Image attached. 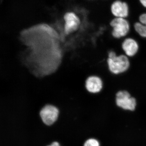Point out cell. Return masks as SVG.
Wrapping results in <instances>:
<instances>
[{
    "label": "cell",
    "mask_w": 146,
    "mask_h": 146,
    "mask_svg": "<svg viewBox=\"0 0 146 146\" xmlns=\"http://www.w3.org/2000/svg\"><path fill=\"white\" fill-rule=\"evenodd\" d=\"M47 146H60L59 144L57 142H53L50 145Z\"/></svg>",
    "instance_id": "obj_13"
},
{
    "label": "cell",
    "mask_w": 146,
    "mask_h": 146,
    "mask_svg": "<svg viewBox=\"0 0 146 146\" xmlns=\"http://www.w3.org/2000/svg\"><path fill=\"white\" fill-rule=\"evenodd\" d=\"M137 21L146 26V11L140 13L138 15Z\"/></svg>",
    "instance_id": "obj_11"
},
{
    "label": "cell",
    "mask_w": 146,
    "mask_h": 146,
    "mask_svg": "<svg viewBox=\"0 0 146 146\" xmlns=\"http://www.w3.org/2000/svg\"><path fill=\"white\" fill-rule=\"evenodd\" d=\"M59 111L57 108L51 105L44 106L40 112V116L45 124L50 125L57 119Z\"/></svg>",
    "instance_id": "obj_7"
},
{
    "label": "cell",
    "mask_w": 146,
    "mask_h": 146,
    "mask_svg": "<svg viewBox=\"0 0 146 146\" xmlns=\"http://www.w3.org/2000/svg\"><path fill=\"white\" fill-rule=\"evenodd\" d=\"M110 35L117 40H122L129 36L132 26L129 18H112L109 22Z\"/></svg>",
    "instance_id": "obj_2"
},
{
    "label": "cell",
    "mask_w": 146,
    "mask_h": 146,
    "mask_svg": "<svg viewBox=\"0 0 146 146\" xmlns=\"http://www.w3.org/2000/svg\"><path fill=\"white\" fill-rule=\"evenodd\" d=\"M133 31L141 39H146V26L136 21L132 25Z\"/></svg>",
    "instance_id": "obj_9"
},
{
    "label": "cell",
    "mask_w": 146,
    "mask_h": 146,
    "mask_svg": "<svg viewBox=\"0 0 146 146\" xmlns=\"http://www.w3.org/2000/svg\"><path fill=\"white\" fill-rule=\"evenodd\" d=\"M120 48L123 53L132 59L138 55L141 46L136 38L128 36L122 39L120 43Z\"/></svg>",
    "instance_id": "obj_4"
},
{
    "label": "cell",
    "mask_w": 146,
    "mask_h": 146,
    "mask_svg": "<svg viewBox=\"0 0 146 146\" xmlns=\"http://www.w3.org/2000/svg\"><path fill=\"white\" fill-rule=\"evenodd\" d=\"M85 86L86 90L90 94H100L104 89V80L101 76L93 75L86 79Z\"/></svg>",
    "instance_id": "obj_6"
},
{
    "label": "cell",
    "mask_w": 146,
    "mask_h": 146,
    "mask_svg": "<svg viewBox=\"0 0 146 146\" xmlns=\"http://www.w3.org/2000/svg\"><path fill=\"white\" fill-rule=\"evenodd\" d=\"M112 18H129L131 8L129 3L125 0H113L109 6Z\"/></svg>",
    "instance_id": "obj_5"
},
{
    "label": "cell",
    "mask_w": 146,
    "mask_h": 146,
    "mask_svg": "<svg viewBox=\"0 0 146 146\" xmlns=\"http://www.w3.org/2000/svg\"><path fill=\"white\" fill-rule=\"evenodd\" d=\"M115 100L116 105L124 110L133 111L137 106L136 98L127 89L117 91L115 94Z\"/></svg>",
    "instance_id": "obj_3"
},
{
    "label": "cell",
    "mask_w": 146,
    "mask_h": 146,
    "mask_svg": "<svg viewBox=\"0 0 146 146\" xmlns=\"http://www.w3.org/2000/svg\"><path fill=\"white\" fill-rule=\"evenodd\" d=\"M84 146H100V144L96 139L90 138L85 142Z\"/></svg>",
    "instance_id": "obj_10"
},
{
    "label": "cell",
    "mask_w": 146,
    "mask_h": 146,
    "mask_svg": "<svg viewBox=\"0 0 146 146\" xmlns=\"http://www.w3.org/2000/svg\"><path fill=\"white\" fill-rule=\"evenodd\" d=\"M65 21V31L69 35L78 29L81 23L80 19L78 16L73 12H68L64 15Z\"/></svg>",
    "instance_id": "obj_8"
},
{
    "label": "cell",
    "mask_w": 146,
    "mask_h": 146,
    "mask_svg": "<svg viewBox=\"0 0 146 146\" xmlns=\"http://www.w3.org/2000/svg\"><path fill=\"white\" fill-rule=\"evenodd\" d=\"M106 63L107 71L114 76H121L127 73L131 65L130 58L113 49L108 51Z\"/></svg>",
    "instance_id": "obj_1"
},
{
    "label": "cell",
    "mask_w": 146,
    "mask_h": 146,
    "mask_svg": "<svg viewBox=\"0 0 146 146\" xmlns=\"http://www.w3.org/2000/svg\"><path fill=\"white\" fill-rule=\"evenodd\" d=\"M138 1L141 7L146 10V0H138Z\"/></svg>",
    "instance_id": "obj_12"
}]
</instances>
